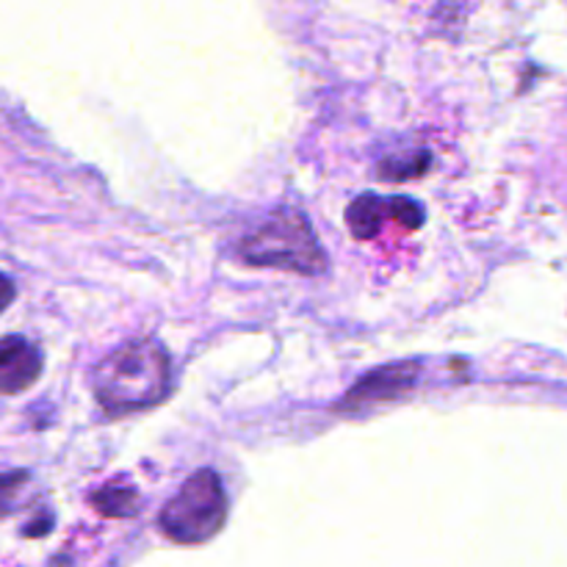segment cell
Listing matches in <instances>:
<instances>
[{"instance_id": "277c9868", "label": "cell", "mask_w": 567, "mask_h": 567, "mask_svg": "<svg viewBox=\"0 0 567 567\" xmlns=\"http://www.w3.org/2000/svg\"><path fill=\"white\" fill-rule=\"evenodd\" d=\"M42 352L22 336L0 338V396L25 393L42 374Z\"/></svg>"}, {"instance_id": "52a82bcc", "label": "cell", "mask_w": 567, "mask_h": 567, "mask_svg": "<svg viewBox=\"0 0 567 567\" xmlns=\"http://www.w3.org/2000/svg\"><path fill=\"white\" fill-rule=\"evenodd\" d=\"M92 504L105 518H127V515L138 513V493L133 485L111 482V485H103L92 493Z\"/></svg>"}, {"instance_id": "8992f818", "label": "cell", "mask_w": 567, "mask_h": 567, "mask_svg": "<svg viewBox=\"0 0 567 567\" xmlns=\"http://www.w3.org/2000/svg\"><path fill=\"white\" fill-rule=\"evenodd\" d=\"M391 216V197H377V194H360L352 205L347 208V227L354 238L369 241L382 230V219Z\"/></svg>"}, {"instance_id": "3957f363", "label": "cell", "mask_w": 567, "mask_h": 567, "mask_svg": "<svg viewBox=\"0 0 567 567\" xmlns=\"http://www.w3.org/2000/svg\"><path fill=\"white\" fill-rule=\"evenodd\" d=\"M227 496L221 480L210 468L197 471L183 482L175 498L161 513V529L181 546H199L225 526Z\"/></svg>"}, {"instance_id": "30bf717a", "label": "cell", "mask_w": 567, "mask_h": 567, "mask_svg": "<svg viewBox=\"0 0 567 567\" xmlns=\"http://www.w3.org/2000/svg\"><path fill=\"white\" fill-rule=\"evenodd\" d=\"M391 208H393V221L404 225L408 230H419V227L424 225V208H421L415 199L391 197Z\"/></svg>"}, {"instance_id": "5b68a950", "label": "cell", "mask_w": 567, "mask_h": 567, "mask_svg": "<svg viewBox=\"0 0 567 567\" xmlns=\"http://www.w3.org/2000/svg\"><path fill=\"white\" fill-rule=\"evenodd\" d=\"M415 371L419 365L404 363V365H388V369L374 371V374L365 377L358 388L347 396V404H360V402H382V399H393L399 393L408 391L415 382Z\"/></svg>"}, {"instance_id": "8fae6325", "label": "cell", "mask_w": 567, "mask_h": 567, "mask_svg": "<svg viewBox=\"0 0 567 567\" xmlns=\"http://www.w3.org/2000/svg\"><path fill=\"white\" fill-rule=\"evenodd\" d=\"M17 299V288L14 282H11V277H6L3 271H0V313H3L6 308H9L11 302Z\"/></svg>"}, {"instance_id": "6da1fadb", "label": "cell", "mask_w": 567, "mask_h": 567, "mask_svg": "<svg viewBox=\"0 0 567 567\" xmlns=\"http://www.w3.org/2000/svg\"><path fill=\"white\" fill-rule=\"evenodd\" d=\"M169 391V354L153 338L122 343L94 369V396L100 408L114 419L161 404Z\"/></svg>"}, {"instance_id": "7a4b0ae2", "label": "cell", "mask_w": 567, "mask_h": 567, "mask_svg": "<svg viewBox=\"0 0 567 567\" xmlns=\"http://www.w3.org/2000/svg\"><path fill=\"white\" fill-rule=\"evenodd\" d=\"M241 258L266 269H286L297 275H321L327 255L319 247L313 227L299 210L277 208L241 241Z\"/></svg>"}, {"instance_id": "ba28073f", "label": "cell", "mask_w": 567, "mask_h": 567, "mask_svg": "<svg viewBox=\"0 0 567 567\" xmlns=\"http://www.w3.org/2000/svg\"><path fill=\"white\" fill-rule=\"evenodd\" d=\"M432 164V155L426 150H413V153L404 155H391L380 164V177L388 183H402L421 177Z\"/></svg>"}, {"instance_id": "9c48e42d", "label": "cell", "mask_w": 567, "mask_h": 567, "mask_svg": "<svg viewBox=\"0 0 567 567\" xmlns=\"http://www.w3.org/2000/svg\"><path fill=\"white\" fill-rule=\"evenodd\" d=\"M28 482H31L28 471H6V474H0V518H6V515L20 507Z\"/></svg>"}]
</instances>
